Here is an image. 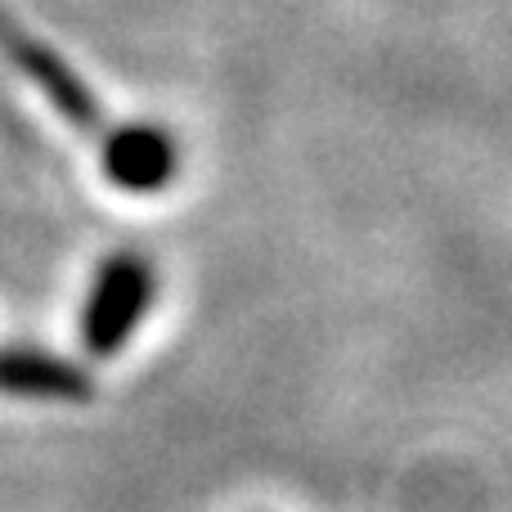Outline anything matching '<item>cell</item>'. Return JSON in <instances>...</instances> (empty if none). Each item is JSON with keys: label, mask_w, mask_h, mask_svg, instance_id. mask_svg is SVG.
Here are the masks:
<instances>
[{"label": "cell", "mask_w": 512, "mask_h": 512, "mask_svg": "<svg viewBox=\"0 0 512 512\" xmlns=\"http://www.w3.org/2000/svg\"><path fill=\"white\" fill-rule=\"evenodd\" d=\"M153 292H158V274L153 261L140 252H117L108 256L95 270L90 283V297L81 306V346H86L95 360L117 355L131 333L144 324L153 306Z\"/></svg>", "instance_id": "6da1fadb"}, {"label": "cell", "mask_w": 512, "mask_h": 512, "mask_svg": "<svg viewBox=\"0 0 512 512\" xmlns=\"http://www.w3.org/2000/svg\"><path fill=\"white\" fill-rule=\"evenodd\" d=\"M0 54H5V59L14 63V68L23 72V77L32 81L45 99H50L54 113L68 117L81 135H90V140H95V135L108 131L104 104L95 99V90H90L86 81H81L77 72H72L68 63L50 50V45L36 41V36L27 32V27L18 23L9 9H0Z\"/></svg>", "instance_id": "7a4b0ae2"}, {"label": "cell", "mask_w": 512, "mask_h": 512, "mask_svg": "<svg viewBox=\"0 0 512 512\" xmlns=\"http://www.w3.org/2000/svg\"><path fill=\"white\" fill-rule=\"evenodd\" d=\"M104 144V176L126 194H158L176 180V140L153 122H131L99 135Z\"/></svg>", "instance_id": "3957f363"}, {"label": "cell", "mask_w": 512, "mask_h": 512, "mask_svg": "<svg viewBox=\"0 0 512 512\" xmlns=\"http://www.w3.org/2000/svg\"><path fill=\"white\" fill-rule=\"evenodd\" d=\"M0 391L27 400H90L95 378L72 360L32 346H0Z\"/></svg>", "instance_id": "277c9868"}]
</instances>
